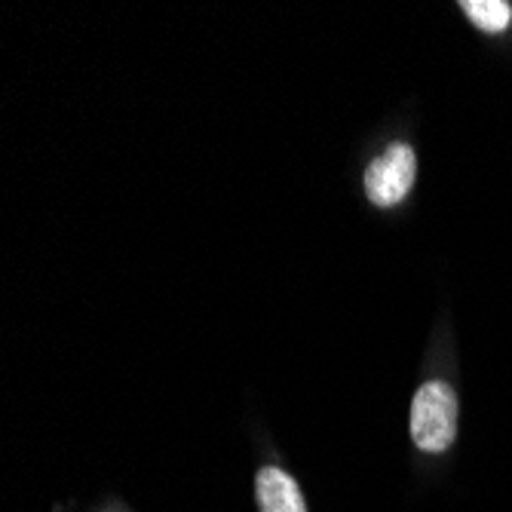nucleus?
<instances>
[{
	"instance_id": "nucleus-2",
	"label": "nucleus",
	"mask_w": 512,
	"mask_h": 512,
	"mask_svg": "<svg viewBox=\"0 0 512 512\" xmlns=\"http://www.w3.org/2000/svg\"><path fill=\"white\" fill-rule=\"evenodd\" d=\"M417 175V157L408 145H390L375 163L365 169V194L375 206H396L408 197Z\"/></svg>"
},
{
	"instance_id": "nucleus-1",
	"label": "nucleus",
	"mask_w": 512,
	"mask_h": 512,
	"mask_svg": "<svg viewBox=\"0 0 512 512\" xmlns=\"http://www.w3.org/2000/svg\"><path fill=\"white\" fill-rule=\"evenodd\" d=\"M411 439L421 451H445L457 436V393L445 381H430L411 402Z\"/></svg>"
},
{
	"instance_id": "nucleus-3",
	"label": "nucleus",
	"mask_w": 512,
	"mask_h": 512,
	"mask_svg": "<svg viewBox=\"0 0 512 512\" xmlns=\"http://www.w3.org/2000/svg\"><path fill=\"white\" fill-rule=\"evenodd\" d=\"M255 494H258L261 512H307L295 479L276 467H264L255 476Z\"/></svg>"
},
{
	"instance_id": "nucleus-4",
	"label": "nucleus",
	"mask_w": 512,
	"mask_h": 512,
	"mask_svg": "<svg viewBox=\"0 0 512 512\" xmlns=\"http://www.w3.org/2000/svg\"><path fill=\"white\" fill-rule=\"evenodd\" d=\"M463 10H467V16L488 34H500L512 22V10L503 0H467Z\"/></svg>"
}]
</instances>
